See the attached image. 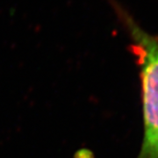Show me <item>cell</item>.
<instances>
[{"label": "cell", "instance_id": "obj_1", "mask_svg": "<svg viewBox=\"0 0 158 158\" xmlns=\"http://www.w3.org/2000/svg\"><path fill=\"white\" fill-rule=\"evenodd\" d=\"M133 40L141 69L144 138L138 158H158V37L144 31L127 11L113 4Z\"/></svg>", "mask_w": 158, "mask_h": 158}, {"label": "cell", "instance_id": "obj_2", "mask_svg": "<svg viewBox=\"0 0 158 158\" xmlns=\"http://www.w3.org/2000/svg\"><path fill=\"white\" fill-rule=\"evenodd\" d=\"M73 158H94V154L89 148H82L75 153Z\"/></svg>", "mask_w": 158, "mask_h": 158}]
</instances>
